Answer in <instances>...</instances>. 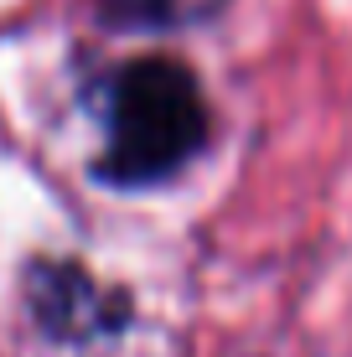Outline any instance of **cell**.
<instances>
[{
	"instance_id": "cell-1",
	"label": "cell",
	"mask_w": 352,
	"mask_h": 357,
	"mask_svg": "<svg viewBox=\"0 0 352 357\" xmlns=\"http://www.w3.org/2000/svg\"><path fill=\"white\" fill-rule=\"evenodd\" d=\"M99 176L119 187H151L181 171L208 140L202 89L176 57H130L99 83Z\"/></svg>"
},
{
	"instance_id": "cell-2",
	"label": "cell",
	"mask_w": 352,
	"mask_h": 357,
	"mask_svg": "<svg viewBox=\"0 0 352 357\" xmlns=\"http://www.w3.org/2000/svg\"><path fill=\"white\" fill-rule=\"evenodd\" d=\"M99 6L114 26H171V21H192L213 10L217 0H99Z\"/></svg>"
}]
</instances>
